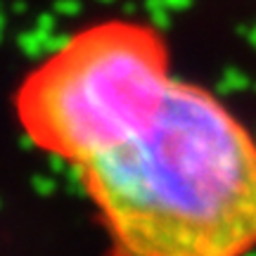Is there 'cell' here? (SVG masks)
<instances>
[{
  "mask_svg": "<svg viewBox=\"0 0 256 256\" xmlns=\"http://www.w3.org/2000/svg\"><path fill=\"white\" fill-rule=\"evenodd\" d=\"M86 166L126 256H235L256 240V140L194 83L171 78L154 116Z\"/></svg>",
  "mask_w": 256,
  "mask_h": 256,
  "instance_id": "cell-1",
  "label": "cell"
},
{
  "mask_svg": "<svg viewBox=\"0 0 256 256\" xmlns=\"http://www.w3.org/2000/svg\"><path fill=\"white\" fill-rule=\"evenodd\" d=\"M168 83V48L154 26L104 22L28 76L17 110L38 147L86 164L136 136Z\"/></svg>",
  "mask_w": 256,
  "mask_h": 256,
  "instance_id": "cell-2",
  "label": "cell"
},
{
  "mask_svg": "<svg viewBox=\"0 0 256 256\" xmlns=\"http://www.w3.org/2000/svg\"><path fill=\"white\" fill-rule=\"evenodd\" d=\"M50 36H52V34H46V31H40V28L34 26L31 31L19 34L17 46H19V50H22L26 57L38 60V57L48 55V40H50Z\"/></svg>",
  "mask_w": 256,
  "mask_h": 256,
  "instance_id": "cell-3",
  "label": "cell"
},
{
  "mask_svg": "<svg viewBox=\"0 0 256 256\" xmlns=\"http://www.w3.org/2000/svg\"><path fill=\"white\" fill-rule=\"evenodd\" d=\"M249 88H252V78L238 66H228L218 78V83H216L218 95H235V92H244Z\"/></svg>",
  "mask_w": 256,
  "mask_h": 256,
  "instance_id": "cell-4",
  "label": "cell"
},
{
  "mask_svg": "<svg viewBox=\"0 0 256 256\" xmlns=\"http://www.w3.org/2000/svg\"><path fill=\"white\" fill-rule=\"evenodd\" d=\"M145 10L156 31H164L171 26V10L164 5V0H145Z\"/></svg>",
  "mask_w": 256,
  "mask_h": 256,
  "instance_id": "cell-5",
  "label": "cell"
},
{
  "mask_svg": "<svg viewBox=\"0 0 256 256\" xmlns=\"http://www.w3.org/2000/svg\"><path fill=\"white\" fill-rule=\"evenodd\" d=\"M31 188H34V192L40 194V197H50V194L57 192V180L52 176H34V178H31Z\"/></svg>",
  "mask_w": 256,
  "mask_h": 256,
  "instance_id": "cell-6",
  "label": "cell"
},
{
  "mask_svg": "<svg viewBox=\"0 0 256 256\" xmlns=\"http://www.w3.org/2000/svg\"><path fill=\"white\" fill-rule=\"evenodd\" d=\"M52 12L57 17H76L83 12V2L81 0H55Z\"/></svg>",
  "mask_w": 256,
  "mask_h": 256,
  "instance_id": "cell-7",
  "label": "cell"
},
{
  "mask_svg": "<svg viewBox=\"0 0 256 256\" xmlns=\"http://www.w3.org/2000/svg\"><path fill=\"white\" fill-rule=\"evenodd\" d=\"M72 36L74 34H52L50 40H48V55H57V52H62L64 48L72 43Z\"/></svg>",
  "mask_w": 256,
  "mask_h": 256,
  "instance_id": "cell-8",
  "label": "cell"
},
{
  "mask_svg": "<svg viewBox=\"0 0 256 256\" xmlns=\"http://www.w3.org/2000/svg\"><path fill=\"white\" fill-rule=\"evenodd\" d=\"M36 28H40V31H46V34H55L57 28V14L55 12H43V14H38L36 24H34Z\"/></svg>",
  "mask_w": 256,
  "mask_h": 256,
  "instance_id": "cell-9",
  "label": "cell"
},
{
  "mask_svg": "<svg viewBox=\"0 0 256 256\" xmlns=\"http://www.w3.org/2000/svg\"><path fill=\"white\" fill-rule=\"evenodd\" d=\"M192 2H194V0H164V5L171 10V12H183V10L192 8Z\"/></svg>",
  "mask_w": 256,
  "mask_h": 256,
  "instance_id": "cell-10",
  "label": "cell"
},
{
  "mask_svg": "<svg viewBox=\"0 0 256 256\" xmlns=\"http://www.w3.org/2000/svg\"><path fill=\"white\" fill-rule=\"evenodd\" d=\"M240 34H242V36L247 38V40H249V46H252V48L256 50V24H254L252 28H242V26H240Z\"/></svg>",
  "mask_w": 256,
  "mask_h": 256,
  "instance_id": "cell-11",
  "label": "cell"
},
{
  "mask_svg": "<svg viewBox=\"0 0 256 256\" xmlns=\"http://www.w3.org/2000/svg\"><path fill=\"white\" fill-rule=\"evenodd\" d=\"M12 10H14V12H26V2H14V5H12Z\"/></svg>",
  "mask_w": 256,
  "mask_h": 256,
  "instance_id": "cell-12",
  "label": "cell"
},
{
  "mask_svg": "<svg viewBox=\"0 0 256 256\" xmlns=\"http://www.w3.org/2000/svg\"><path fill=\"white\" fill-rule=\"evenodd\" d=\"M2 31H5V14L0 12V34H2Z\"/></svg>",
  "mask_w": 256,
  "mask_h": 256,
  "instance_id": "cell-13",
  "label": "cell"
},
{
  "mask_svg": "<svg viewBox=\"0 0 256 256\" xmlns=\"http://www.w3.org/2000/svg\"><path fill=\"white\" fill-rule=\"evenodd\" d=\"M98 2H102V5H110V2H114V0H98Z\"/></svg>",
  "mask_w": 256,
  "mask_h": 256,
  "instance_id": "cell-14",
  "label": "cell"
},
{
  "mask_svg": "<svg viewBox=\"0 0 256 256\" xmlns=\"http://www.w3.org/2000/svg\"><path fill=\"white\" fill-rule=\"evenodd\" d=\"M247 256H256V252H252V254H247Z\"/></svg>",
  "mask_w": 256,
  "mask_h": 256,
  "instance_id": "cell-15",
  "label": "cell"
},
{
  "mask_svg": "<svg viewBox=\"0 0 256 256\" xmlns=\"http://www.w3.org/2000/svg\"><path fill=\"white\" fill-rule=\"evenodd\" d=\"M252 88H254V90H256V83H254V86H252Z\"/></svg>",
  "mask_w": 256,
  "mask_h": 256,
  "instance_id": "cell-16",
  "label": "cell"
}]
</instances>
